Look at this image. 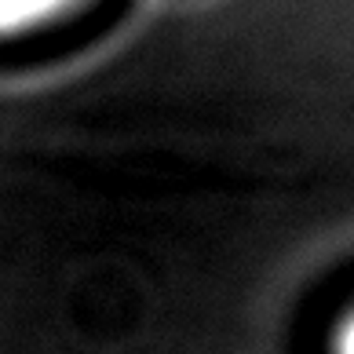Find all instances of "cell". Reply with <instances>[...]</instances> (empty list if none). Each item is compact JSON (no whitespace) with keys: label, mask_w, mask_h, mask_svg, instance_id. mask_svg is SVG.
Here are the masks:
<instances>
[{"label":"cell","mask_w":354,"mask_h":354,"mask_svg":"<svg viewBox=\"0 0 354 354\" xmlns=\"http://www.w3.org/2000/svg\"><path fill=\"white\" fill-rule=\"evenodd\" d=\"M81 4L84 0H0V37L30 33L37 26H48L70 15Z\"/></svg>","instance_id":"1"},{"label":"cell","mask_w":354,"mask_h":354,"mask_svg":"<svg viewBox=\"0 0 354 354\" xmlns=\"http://www.w3.org/2000/svg\"><path fill=\"white\" fill-rule=\"evenodd\" d=\"M333 354H354V310L336 325V333H333Z\"/></svg>","instance_id":"2"}]
</instances>
